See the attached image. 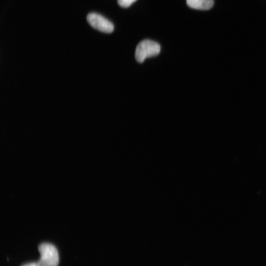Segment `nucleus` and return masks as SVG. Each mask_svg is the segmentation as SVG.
<instances>
[{"label": "nucleus", "instance_id": "f257e3e1", "mask_svg": "<svg viewBox=\"0 0 266 266\" xmlns=\"http://www.w3.org/2000/svg\"><path fill=\"white\" fill-rule=\"evenodd\" d=\"M160 50V45L157 42L145 39L140 42L137 45L135 58L138 63H143L146 58L158 55Z\"/></svg>", "mask_w": 266, "mask_h": 266}, {"label": "nucleus", "instance_id": "f03ea898", "mask_svg": "<svg viewBox=\"0 0 266 266\" xmlns=\"http://www.w3.org/2000/svg\"><path fill=\"white\" fill-rule=\"evenodd\" d=\"M40 258L38 261L40 266H58L59 262L58 252L52 244L43 243L38 247Z\"/></svg>", "mask_w": 266, "mask_h": 266}, {"label": "nucleus", "instance_id": "7ed1b4c3", "mask_svg": "<svg viewBox=\"0 0 266 266\" xmlns=\"http://www.w3.org/2000/svg\"><path fill=\"white\" fill-rule=\"evenodd\" d=\"M87 20L94 29L105 33H110L114 30L113 24L107 19L96 13H89Z\"/></svg>", "mask_w": 266, "mask_h": 266}, {"label": "nucleus", "instance_id": "20e7f679", "mask_svg": "<svg viewBox=\"0 0 266 266\" xmlns=\"http://www.w3.org/2000/svg\"><path fill=\"white\" fill-rule=\"evenodd\" d=\"M190 7L199 10H208L213 5V0H186Z\"/></svg>", "mask_w": 266, "mask_h": 266}, {"label": "nucleus", "instance_id": "39448f33", "mask_svg": "<svg viewBox=\"0 0 266 266\" xmlns=\"http://www.w3.org/2000/svg\"><path fill=\"white\" fill-rule=\"evenodd\" d=\"M136 0H118V4L124 8H127L129 7L133 2H134Z\"/></svg>", "mask_w": 266, "mask_h": 266}, {"label": "nucleus", "instance_id": "423d86ee", "mask_svg": "<svg viewBox=\"0 0 266 266\" xmlns=\"http://www.w3.org/2000/svg\"><path fill=\"white\" fill-rule=\"evenodd\" d=\"M22 266H40L39 265V263L37 262L28 263V264L23 265Z\"/></svg>", "mask_w": 266, "mask_h": 266}]
</instances>
